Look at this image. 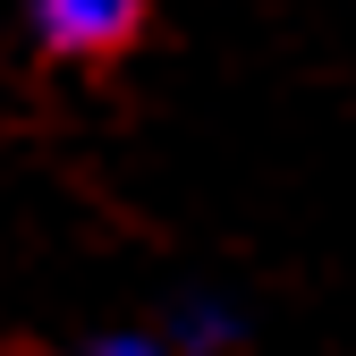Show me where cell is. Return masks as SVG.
<instances>
[{
  "instance_id": "1",
  "label": "cell",
  "mask_w": 356,
  "mask_h": 356,
  "mask_svg": "<svg viewBox=\"0 0 356 356\" xmlns=\"http://www.w3.org/2000/svg\"><path fill=\"white\" fill-rule=\"evenodd\" d=\"M145 0H34V26L51 51H119L136 34Z\"/></svg>"
},
{
  "instance_id": "2",
  "label": "cell",
  "mask_w": 356,
  "mask_h": 356,
  "mask_svg": "<svg viewBox=\"0 0 356 356\" xmlns=\"http://www.w3.org/2000/svg\"><path fill=\"white\" fill-rule=\"evenodd\" d=\"M85 356H161L153 339H102V348H85Z\"/></svg>"
}]
</instances>
